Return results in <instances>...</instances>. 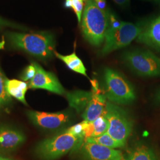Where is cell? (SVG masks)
<instances>
[{"label": "cell", "instance_id": "1", "mask_svg": "<svg viewBox=\"0 0 160 160\" xmlns=\"http://www.w3.org/2000/svg\"><path fill=\"white\" fill-rule=\"evenodd\" d=\"M5 36L8 43L13 48L23 51L38 59L48 60L55 55V39L51 32H7Z\"/></svg>", "mask_w": 160, "mask_h": 160}, {"label": "cell", "instance_id": "2", "mask_svg": "<svg viewBox=\"0 0 160 160\" xmlns=\"http://www.w3.org/2000/svg\"><path fill=\"white\" fill-rule=\"evenodd\" d=\"M109 12L99 8L94 0L86 1L80 24L84 39L92 46H100L104 41L109 26Z\"/></svg>", "mask_w": 160, "mask_h": 160}, {"label": "cell", "instance_id": "3", "mask_svg": "<svg viewBox=\"0 0 160 160\" xmlns=\"http://www.w3.org/2000/svg\"><path fill=\"white\" fill-rule=\"evenodd\" d=\"M83 142L82 139L63 132L39 143L36 154L42 160H55L72 149L79 148Z\"/></svg>", "mask_w": 160, "mask_h": 160}, {"label": "cell", "instance_id": "4", "mask_svg": "<svg viewBox=\"0 0 160 160\" xmlns=\"http://www.w3.org/2000/svg\"><path fill=\"white\" fill-rule=\"evenodd\" d=\"M150 19H143L137 23L123 22L119 28L108 30L101 54L106 55L112 52L129 45L142 32Z\"/></svg>", "mask_w": 160, "mask_h": 160}, {"label": "cell", "instance_id": "5", "mask_svg": "<svg viewBox=\"0 0 160 160\" xmlns=\"http://www.w3.org/2000/svg\"><path fill=\"white\" fill-rule=\"evenodd\" d=\"M106 97L113 103L126 104L133 102L136 97L131 84L120 72L107 68L104 72Z\"/></svg>", "mask_w": 160, "mask_h": 160}, {"label": "cell", "instance_id": "6", "mask_svg": "<svg viewBox=\"0 0 160 160\" xmlns=\"http://www.w3.org/2000/svg\"><path fill=\"white\" fill-rule=\"evenodd\" d=\"M122 59L124 63L139 76H160V59L148 50L129 51L123 54Z\"/></svg>", "mask_w": 160, "mask_h": 160}, {"label": "cell", "instance_id": "7", "mask_svg": "<svg viewBox=\"0 0 160 160\" xmlns=\"http://www.w3.org/2000/svg\"><path fill=\"white\" fill-rule=\"evenodd\" d=\"M103 115L109 122L108 133L116 141L126 144L132 130V122L123 109L107 102Z\"/></svg>", "mask_w": 160, "mask_h": 160}, {"label": "cell", "instance_id": "8", "mask_svg": "<svg viewBox=\"0 0 160 160\" xmlns=\"http://www.w3.org/2000/svg\"><path fill=\"white\" fill-rule=\"evenodd\" d=\"M32 63L36 69V74L28 84V88L45 89L59 95L65 93L63 87L55 75L52 72L46 71L36 62H33Z\"/></svg>", "mask_w": 160, "mask_h": 160}, {"label": "cell", "instance_id": "9", "mask_svg": "<svg viewBox=\"0 0 160 160\" xmlns=\"http://www.w3.org/2000/svg\"><path fill=\"white\" fill-rule=\"evenodd\" d=\"M78 149L84 160H123L120 151L98 143L84 141Z\"/></svg>", "mask_w": 160, "mask_h": 160}, {"label": "cell", "instance_id": "10", "mask_svg": "<svg viewBox=\"0 0 160 160\" xmlns=\"http://www.w3.org/2000/svg\"><path fill=\"white\" fill-rule=\"evenodd\" d=\"M28 116L33 123L43 129H55L67 123L71 115L65 112L46 113L37 111H29Z\"/></svg>", "mask_w": 160, "mask_h": 160}, {"label": "cell", "instance_id": "11", "mask_svg": "<svg viewBox=\"0 0 160 160\" xmlns=\"http://www.w3.org/2000/svg\"><path fill=\"white\" fill-rule=\"evenodd\" d=\"M136 39L138 42L160 52V15L149 20Z\"/></svg>", "mask_w": 160, "mask_h": 160}, {"label": "cell", "instance_id": "12", "mask_svg": "<svg viewBox=\"0 0 160 160\" xmlns=\"http://www.w3.org/2000/svg\"><path fill=\"white\" fill-rule=\"evenodd\" d=\"M25 137L20 132L9 127H0V151H11L24 142Z\"/></svg>", "mask_w": 160, "mask_h": 160}, {"label": "cell", "instance_id": "13", "mask_svg": "<svg viewBox=\"0 0 160 160\" xmlns=\"http://www.w3.org/2000/svg\"><path fill=\"white\" fill-rule=\"evenodd\" d=\"M106 97L103 94L94 92L92 100L86 110L82 113L84 120L93 122L102 116L106 108Z\"/></svg>", "mask_w": 160, "mask_h": 160}, {"label": "cell", "instance_id": "14", "mask_svg": "<svg viewBox=\"0 0 160 160\" xmlns=\"http://www.w3.org/2000/svg\"><path fill=\"white\" fill-rule=\"evenodd\" d=\"M93 95L94 92L77 90L67 92L66 96L70 106L78 113H82L89 105Z\"/></svg>", "mask_w": 160, "mask_h": 160}, {"label": "cell", "instance_id": "15", "mask_svg": "<svg viewBox=\"0 0 160 160\" xmlns=\"http://www.w3.org/2000/svg\"><path fill=\"white\" fill-rule=\"evenodd\" d=\"M28 88V85L25 82L17 80H6V92L8 94L25 104H27L25 100V94Z\"/></svg>", "mask_w": 160, "mask_h": 160}, {"label": "cell", "instance_id": "16", "mask_svg": "<svg viewBox=\"0 0 160 160\" xmlns=\"http://www.w3.org/2000/svg\"><path fill=\"white\" fill-rule=\"evenodd\" d=\"M54 54L55 57L63 61L70 69L77 73L83 75L86 77H88L86 67L82 61L76 55L75 52H73L68 55H62L58 53L57 52L55 51Z\"/></svg>", "mask_w": 160, "mask_h": 160}, {"label": "cell", "instance_id": "17", "mask_svg": "<svg viewBox=\"0 0 160 160\" xmlns=\"http://www.w3.org/2000/svg\"><path fill=\"white\" fill-rule=\"evenodd\" d=\"M125 160H158V158L152 149L140 145L131 150Z\"/></svg>", "mask_w": 160, "mask_h": 160}, {"label": "cell", "instance_id": "18", "mask_svg": "<svg viewBox=\"0 0 160 160\" xmlns=\"http://www.w3.org/2000/svg\"><path fill=\"white\" fill-rule=\"evenodd\" d=\"M84 141L90 143H98L110 148L113 149L122 148L125 145V143L113 139L108 134V132H106L103 135L96 137L88 138Z\"/></svg>", "mask_w": 160, "mask_h": 160}, {"label": "cell", "instance_id": "19", "mask_svg": "<svg viewBox=\"0 0 160 160\" xmlns=\"http://www.w3.org/2000/svg\"><path fill=\"white\" fill-rule=\"evenodd\" d=\"M94 132L92 137L100 136L107 132L109 128V122L103 114L92 122Z\"/></svg>", "mask_w": 160, "mask_h": 160}, {"label": "cell", "instance_id": "20", "mask_svg": "<svg viewBox=\"0 0 160 160\" xmlns=\"http://www.w3.org/2000/svg\"><path fill=\"white\" fill-rule=\"evenodd\" d=\"M88 123L89 122L84 120L79 123L70 127L64 132L80 138L84 141V131Z\"/></svg>", "mask_w": 160, "mask_h": 160}, {"label": "cell", "instance_id": "21", "mask_svg": "<svg viewBox=\"0 0 160 160\" xmlns=\"http://www.w3.org/2000/svg\"><path fill=\"white\" fill-rule=\"evenodd\" d=\"M6 78L0 69V102L1 103H5L10 100V96L6 92Z\"/></svg>", "mask_w": 160, "mask_h": 160}, {"label": "cell", "instance_id": "22", "mask_svg": "<svg viewBox=\"0 0 160 160\" xmlns=\"http://www.w3.org/2000/svg\"><path fill=\"white\" fill-rule=\"evenodd\" d=\"M84 2L82 0H72L71 8L74 11L79 24L81 23V18L84 8Z\"/></svg>", "mask_w": 160, "mask_h": 160}, {"label": "cell", "instance_id": "23", "mask_svg": "<svg viewBox=\"0 0 160 160\" xmlns=\"http://www.w3.org/2000/svg\"><path fill=\"white\" fill-rule=\"evenodd\" d=\"M5 28H12L13 29H18L23 31H28L29 30L28 28L23 26L22 25L12 22L2 17H0V30L4 29Z\"/></svg>", "mask_w": 160, "mask_h": 160}, {"label": "cell", "instance_id": "24", "mask_svg": "<svg viewBox=\"0 0 160 160\" xmlns=\"http://www.w3.org/2000/svg\"><path fill=\"white\" fill-rule=\"evenodd\" d=\"M123 22L116 17L114 14L109 12V26L108 30H113L119 28Z\"/></svg>", "mask_w": 160, "mask_h": 160}, {"label": "cell", "instance_id": "25", "mask_svg": "<svg viewBox=\"0 0 160 160\" xmlns=\"http://www.w3.org/2000/svg\"><path fill=\"white\" fill-rule=\"evenodd\" d=\"M35 74L36 69L34 68V65L32 63L24 69L21 78L24 81H28L32 80L34 77Z\"/></svg>", "mask_w": 160, "mask_h": 160}, {"label": "cell", "instance_id": "26", "mask_svg": "<svg viewBox=\"0 0 160 160\" xmlns=\"http://www.w3.org/2000/svg\"><path fill=\"white\" fill-rule=\"evenodd\" d=\"M97 7L101 10L108 12L109 10L107 8V4L106 0H94Z\"/></svg>", "mask_w": 160, "mask_h": 160}, {"label": "cell", "instance_id": "27", "mask_svg": "<svg viewBox=\"0 0 160 160\" xmlns=\"http://www.w3.org/2000/svg\"><path fill=\"white\" fill-rule=\"evenodd\" d=\"M114 2L123 8H126L129 6L130 0H113Z\"/></svg>", "mask_w": 160, "mask_h": 160}, {"label": "cell", "instance_id": "28", "mask_svg": "<svg viewBox=\"0 0 160 160\" xmlns=\"http://www.w3.org/2000/svg\"><path fill=\"white\" fill-rule=\"evenodd\" d=\"M72 5V0H66L65 2V7L67 8H71Z\"/></svg>", "mask_w": 160, "mask_h": 160}, {"label": "cell", "instance_id": "29", "mask_svg": "<svg viewBox=\"0 0 160 160\" xmlns=\"http://www.w3.org/2000/svg\"><path fill=\"white\" fill-rule=\"evenodd\" d=\"M5 40L3 39L1 42H0V49H3L4 48V45H5Z\"/></svg>", "mask_w": 160, "mask_h": 160}, {"label": "cell", "instance_id": "30", "mask_svg": "<svg viewBox=\"0 0 160 160\" xmlns=\"http://www.w3.org/2000/svg\"><path fill=\"white\" fill-rule=\"evenodd\" d=\"M148 1H151L153 3H154L155 4H157V6H160V0H147Z\"/></svg>", "mask_w": 160, "mask_h": 160}, {"label": "cell", "instance_id": "31", "mask_svg": "<svg viewBox=\"0 0 160 160\" xmlns=\"http://www.w3.org/2000/svg\"><path fill=\"white\" fill-rule=\"evenodd\" d=\"M157 100L160 102V89L159 90V91L157 92Z\"/></svg>", "mask_w": 160, "mask_h": 160}, {"label": "cell", "instance_id": "32", "mask_svg": "<svg viewBox=\"0 0 160 160\" xmlns=\"http://www.w3.org/2000/svg\"><path fill=\"white\" fill-rule=\"evenodd\" d=\"M0 160H10V159H8V158H6L4 157H2L1 156H0Z\"/></svg>", "mask_w": 160, "mask_h": 160}, {"label": "cell", "instance_id": "33", "mask_svg": "<svg viewBox=\"0 0 160 160\" xmlns=\"http://www.w3.org/2000/svg\"><path fill=\"white\" fill-rule=\"evenodd\" d=\"M82 1H87L88 0H82Z\"/></svg>", "mask_w": 160, "mask_h": 160}, {"label": "cell", "instance_id": "34", "mask_svg": "<svg viewBox=\"0 0 160 160\" xmlns=\"http://www.w3.org/2000/svg\"><path fill=\"white\" fill-rule=\"evenodd\" d=\"M143 1H147V0H143Z\"/></svg>", "mask_w": 160, "mask_h": 160}, {"label": "cell", "instance_id": "35", "mask_svg": "<svg viewBox=\"0 0 160 160\" xmlns=\"http://www.w3.org/2000/svg\"><path fill=\"white\" fill-rule=\"evenodd\" d=\"M0 103H1V102H0Z\"/></svg>", "mask_w": 160, "mask_h": 160}]
</instances>
